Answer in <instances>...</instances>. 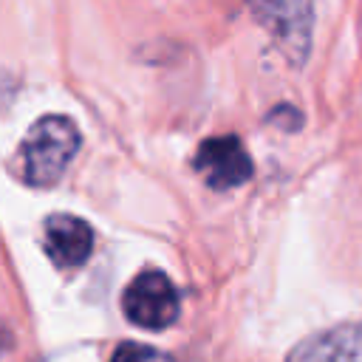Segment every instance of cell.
Listing matches in <instances>:
<instances>
[{"mask_svg": "<svg viewBox=\"0 0 362 362\" xmlns=\"http://www.w3.org/2000/svg\"><path fill=\"white\" fill-rule=\"evenodd\" d=\"M110 362H158V354L147 345H139V342H122L113 351Z\"/></svg>", "mask_w": 362, "mask_h": 362, "instance_id": "7", "label": "cell"}, {"mask_svg": "<svg viewBox=\"0 0 362 362\" xmlns=\"http://www.w3.org/2000/svg\"><path fill=\"white\" fill-rule=\"evenodd\" d=\"M42 249L59 269H79L93 252V229L71 212H54L42 223Z\"/></svg>", "mask_w": 362, "mask_h": 362, "instance_id": "6", "label": "cell"}, {"mask_svg": "<svg viewBox=\"0 0 362 362\" xmlns=\"http://www.w3.org/2000/svg\"><path fill=\"white\" fill-rule=\"evenodd\" d=\"M82 147V133L62 113L40 116L20 144V175L31 187H54Z\"/></svg>", "mask_w": 362, "mask_h": 362, "instance_id": "1", "label": "cell"}, {"mask_svg": "<svg viewBox=\"0 0 362 362\" xmlns=\"http://www.w3.org/2000/svg\"><path fill=\"white\" fill-rule=\"evenodd\" d=\"M122 311L127 322L144 331H164L181 314V297L175 283L161 269L139 272L122 291Z\"/></svg>", "mask_w": 362, "mask_h": 362, "instance_id": "2", "label": "cell"}, {"mask_svg": "<svg viewBox=\"0 0 362 362\" xmlns=\"http://www.w3.org/2000/svg\"><path fill=\"white\" fill-rule=\"evenodd\" d=\"M252 11L272 31L288 62L300 65L311 48L314 8L308 3H255Z\"/></svg>", "mask_w": 362, "mask_h": 362, "instance_id": "4", "label": "cell"}, {"mask_svg": "<svg viewBox=\"0 0 362 362\" xmlns=\"http://www.w3.org/2000/svg\"><path fill=\"white\" fill-rule=\"evenodd\" d=\"M192 164L212 189H235L252 178V158L243 141L232 133L204 139L195 150Z\"/></svg>", "mask_w": 362, "mask_h": 362, "instance_id": "3", "label": "cell"}, {"mask_svg": "<svg viewBox=\"0 0 362 362\" xmlns=\"http://www.w3.org/2000/svg\"><path fill=\"white\" fill-rule=\"evenodd\" d=\"M286 362H362V320H345L303 337Z\"/></svg>", "mask_w": 362, "mask_h": 362, "instance_id": "5", "label": "cell"}]
</instances>
